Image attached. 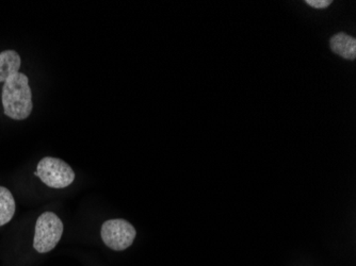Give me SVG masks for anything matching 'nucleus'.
<instances>
[{
	"label": "nucleus",
	"instance_id": "nucleus-4",
	"mask_svg": "<svg viewBox=\"0 0 356 266\" xmlns=\"http://www.w3.org/2000/svg\"><path fill=\"white\" fill-rule=\"evenodd\" d=\"M102 240L112 251H123L131 247L137 231L129 222L123 219H108L102 225Z\"/></svg>",
	"mask_w": 356,
	"mask_h": 266
},
{
	"label": "nucleus",
	"instance_id": "nucleus-5",
	"mask_svg": "<svg viewBox=\"0 0 356 266\" xmlns=\"http://www.w3.org/2000/svg\"><path fill=\"white\" fill-rule=\"evenodd\" d=\"M330 46L333 53L341 56L343 59L354 60L356 58V40L343 32L334 35L330 41Z\"/></svg>",
	"mask_w": 356,
	"mask_h": 266
},
{
	"label": "nucleus",
	"instance_id": "nucleus-2",
	"mask_svg": "<svg viewBox=\"0 0 356 266\" xmlns=\"http://www.w3.org/2000/svg\"><path fill=\"white\" fill-rule=\"evenodd\" d=\"M64 226L54 212H44L35 223L33 248L39 253L54 251L63 235Z\"/></svg>",
	"mask_w": 356,
	"mask_h": 266
},
{
	"label": "nucleus",
	"instance_id": "nucleus-8",
	"mask_svg": "<svg viewBox=\"0 0 356 266\" xmlns=\"http://www.w3.org/2000/svg\"><path fill=\"white\" fill-rule=\"evenodd\" d=\"M306 3L316 9H325L331 5V0H306Z\"/></svg>",
	"mask_w": 356,
	"mask_h": 266
},
{
	"label": "nucleus",
	"instance_id": "nucleus-7",
	"mask_svg": "<svg viewBox=\"0 0 356 266\" xmlns=\"http://www.w3.org/2000/svg\"><path fill=\"white\" fill-rule=\"evenodd\" d=\"M15 210V199L11 192L7 188L0 187V227L11 222Z\"/></svg>",
	"mask_w": 356,
	"mask_h": 266
},
{
	"label": "nucleus",
	"instance_id": "nucleus-6",
	"mask_svg": "<svg viewBox=\"0 0 356 266\" xmlns=\"http://www.w3.org/2000/svg\"><path fill=\"white\" fill-rule=\"evenodd\" d=\"M22 60L15 51L0 53V82L5 83L10 77L19 73Z\"/></svg>",
	"mask_w": 356,
	"mask_h": 266
},
{
	"label": "nucleus",
	"instance_id": "nucleus-3",
	"mask_svg": "<svg viewBox=\"0 0 356 266\" xmlns=\"http://www.w3.org/2000/svg\"><path fill=\"white\" fill-rule=\"evenodd\" d=\"M35 175L51 189L67 188L76 177L75 172L67 162L54 157L43 158L38 164Z\"/></svg>",
	"mask_w": 356,
	"mask_h": 266
},
{
	"label": "nucleus",
	"instance_id": "nucleus-1",
	"mask_svg": "<svg viewBox=\"0 0 356 266\" xmlns=\"http://www.w3.org/2000/svg\"><path fill=\"white\" fill-rule=\"evenodd\" d=\"M3 106L10 119L23 121L29 117L33 103L29 79L25 74L19 72L3 83Z\"/></svg>",
	"mask_w": 356,
	"mask_h": 266
}]
</instances>
